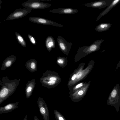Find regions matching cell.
Listing matches in <instances>:
<instances>
[{"label": "cell", "mask_w": 120, "mask_h": 120, "mask_svg": "<svg viewBox=\"0 0 120 120\" xmlns=\"http://www.w3.org/2000/svg\"><path fill=\"white\" fill-rule=\"evenodd\" d=\"M82 73L80 72H78L76 75V77L77 79H79L81 77Z\"/></svg>", "instance_id": "cell-20"}, {"label": "cell", "mask_w": 120, "mask_h": 120, "mask_svg": "<svg viewBox=\"0 0 120 120\" xmlns=\"http://www.w3.org/2000/svg\"><path fill=\"white\" fill-rule=\"evenodd\" d=\"M22 5L23 7L31 10L45 9L50 7L51 5L50 4L36 0H28V1L22 3Z\"/></svg>", "instance_id": "cell-3"}, {"label": "cell", "mask_w": 120, "mask_h": 120, "mask_svg": "<svg viewBox=\"0 0 120 120\" xmlns=\"http://www.w3.org/2000/svg\"><path fill=\"white\" fill-rule=\"evenodd\" d=\"M15 34L16 38L18 42L22 47H26V43L23 37L17 32H15Z\"/></svg>", "instance_id": "cell-17"}, {"label": "cell", "mask_w": 120, "mask_h": 120, "mask_svg": "<svg viewBox=\"0 0 120 120\" xmlns=\"http://www.w3.org/2000/svg\"><path fill=\"white\" fill-rule=\"evenodd\" d=\"M112 0H101L80 5L87 7L101 9L107 7L112 2Z\"/></svg>", "instance_id": "cell-7"}, {"label": "cell", "mask_w": 120, "mask_h": 120, "mask_svg": "<svg viewBox=\"0 0 120 120\" xmlns=\"http://www.w3.org/2000/svg\"><path fill=\"white\" fill-rule=\"evenodd\" d=\"M28 37L30 41L33 45H35L36 44V41L34 37L30 34L28 35Z\"/></svg>", "instance_id": "cell-19"}, {"label": "cell", "mask_w": 120, "mask_h": 120, "mask_svg": "<svg viewBox=\"0 0 120 120\" xmlns=\"http://www.w3.org/2000/svg\"><path fill=\"white\" fill-rule=\"evenodd\" d=\"M112 24L110 23H102L96 26L95 29L97 32H103L109 30Z\"/></svg>", "instance_id": "cell-16"}, {"label": "cell", "mask_w": 120, "mask_h": 120, "mask_svg": "<svg viewBox=\"0 0 120 120\" xmlns=\"http://www.w3.org/2000/svg\"><path fill=\"white\" fill-rule=\"evenodd\" d=\"M120 2V0H113L111 3L99 14L97 18L96 21H98L102 17L105 15L113 8L118 4Z\"/></svg>", "instance_id": "cell-13"}, {"label": "cell", "mask_w": 120, "mask_h": 120, "mask_svg": "<svg viewBox=\"0 0 120 120\" xmlns=\"http://www.w3.org/2000/svg\"><path fill=\"white\" fill-rule=\"evenodd\" d=\"M40 113L44 120H49V114L47 105L43 99L39 97L37 101Z\"/></svg>", "instance_id": "cell-5"}, {"label": "cell", "mask_w": 120, "mask_h": 120, "mask_svg": "<svg viewBox=\"0 0 120 120\" xmlns=\"http://www.w3.org/2000/svg\"><path fill=\"white\" fill-rule=\"evenodd\" d=\"M83 94V91L82 90H81L78 93V94L79 95H82Z\"/></svg>", "instance_id": "cell-22"}, {"label": "cell", "mask_w": 120, "mask_h": 120, "mask_svg": "<svg viewBox=\"0 0 120 120\" xmlns=\"http://www.w3.org/2000/svg\"><path fill=\"white\" fill-rule=\"evenodd\" d=\"M78 10L69 8H62L50 10L49 12L59 14L70 15L77 13Z\"/></svg>", "instance_id": "cell-9"}, {"label": "cell", "mask_w": 120, "mask_h": 120, "mask_svg": "<svg viewBox=\"0 0 120 120\" xmlns=\"http://www.w3.org/2000/svg\"><path fill=\"white\" fill-rule=\"evenodd\" d=\"M20 80H10L7 76L2 77L0 81L1 87L0 91V104L15 91Z\"/></svg>", "instance_id": "cell-1"}, {"label": "cell", "mask_w": 120, "mask_h": 120, "mask_svg": "<svg viewBox=\"0 0 120 120\" xmlns=\"http://www.w3.org/2000/svg\"><path fill=\"white\" fill-rule=\"evenodd\" d=\"M57 41L59 48L64 52H67L69 51L73 44L72 43L68 42L63 37L60 36H58Z\"/></svg>", "instance_id": "cell-8"}, {"label": "cell", "mask_w": 120, "mask_h": 120, "mask_svg": "<svg viewBox=\"0 0 120 120\" xmlns=\"http://www.w3.org/2000/svg\"><path fill=\"white\" fill-rule=\"evenodd\" d=\"M45 45L48 50L50 51L52 49L55 47V42L54 39L51 36H48L45 40Z\"/></svg>", "instance_id": "cell-15"}, {"label": "cell", "mask_w": 120, "mask_h": 120, "mask_svg": "<svg viewBox=\"0 0 120 120\" xmlns=\"http://www.w3.org/2000/svg\"><path fill=\"white\" fill-rule=\"evenodd\" d=\"M31 10L29 8H26L16 9L9 15L4 21L12 20L22 18L30 13Z\"/></svg>", "instance_id": "cell-4"}, {"label": "cell", "mask_w": 120, "mask_h": 120, "mask_svg": "<svg viewBox=\"0 0 120 120\" xmlns=\"http://www.w3.org/2000/svg\"><path fill=\"white\" fill-rule=\"evenodd\" d=\"M36 85V81L32 79L26 83L25 88V94L26 98H28L32 95L33 91Z\"/></svg>", "instance_id": "cell-10"}, {"label": "cell", "mask_w": 120, "mask_h": 120, "mask_svg": "<svg viewBox=\"0 0 120 120\" xmlns=\"http://www.w3.org/2000/svg\"><path fill=\"white\" fill-rule=\"evenodd\" d=\"M107 104L113 106L118 112L120 106V88L117 83L114 87L110 93L107 101Z\"/></svg>", "instance_id": "cell-2"}, {"label": "cell", "mask_w": 120, "mask_h": 120, "mask_svg": "<svg viewBox=\"0 0 120 120\" xmlns=\"http://www.w3.org/2000/svg\"><path fill=\"white\" fill-rule=\"evenodd\" d=\"M19 102L14 103H10L4 106H1L0 108V114L7 113L19 107L17 106Z\"/></svg>", "instance_id": "cell-12"}, {"label": "cell", "mask_w": 120, "mask_h": 120, "mask_svg": "<svg viewBox=\"0 0 120 120\" xmlns=\"http://www.w3.org/2000/svg\"><path fill=\"white\" fill-rule=\"evenodd\" d=\"M55 117L57 120H66L65 118L57 110L54 111Z\"/></svg>", "instance_id": "cell-18"}, {"label": "cell", "mask_w": 120, "mask_h": 120, "mask_svg": "<svg viewBox=\"0 0 120 120\" xmlns=\"http://www.w3.org/2000/svg\"><path fill=\"white\" fill-rule=\"evenodd\" d=\"M34 120H39L36 116H34Z\"/></svg>", "instance_id": "cell-26"}, {"label": "cell", "mask_w": 120, "mask_h": 120, "mask_svg": "<svg viewBox=\"0 0 120 120\" xmlns=\"http://www.w3.org/2000/svg\"><path fill=\"white\" fill-rule=\"evenodd\" d=\"M17 58L14 55H11L3 61L1 65V69L4 70L6 68L11 67Z\"/></svg>", "instance_id": "cell-11"}, {"label": "cell", "mask_w": 120, "mask_h": 120, "mask_svg": "<svg viewBox=\"0 0 120 120\" xmlns=\"http://www.w3.org/2000/svg\"><path fill=\"white\" fill-rule=\"evenodd\" d=\"M27 115H26L24 119L23 120H27Z\"/></svg>", "instance_id": "cell-27"}, {"label": "cell", "mask_w": 120, "mask_h": 120, "mask_svg": "<svg viewBox=\"0 0 120 120\" xmlns=\"http://www.w3.org/2000/svg\"><path fill=\"white\" fill-rule=\"evenodd\" d=\"M57 61L58 63L60 64H62L64 62L63 60L61 59L58 60Z\"/></svg>", "instance_id": "cell-21"}, {"label": "cell", "mask_w": 120, "mask_h": 120, "mask_svg": "<svg viewBox=\"0 0 120 120\" xmlns=\"http://www.w3.org/2000/svg\"><path fill=\"white\" fill-rule=\"evenodd\" d=\"M120 67V61L118 62L116 66V69Z\"/></svg>", "instance_id": "cell-23"}, {"label": "cell", "mask_w": 120, "mask_h": 120, "mask_svg": "<svg viewBox=\"0 0 120 120\" xmlns=\"http://www.w3.org/2000/svg\"><path fill=\"white\" fill-rule=\"evenodd\" d=\"M37 62L35 59H32L28 60L25 64L26 68L30 72L33 73L37 70Z\"/></svg>", "instance_id": "cell-14"}, {"label": "cell", "mask_w": 120, "mask_h": 120, "mask_svg": "<svg viewBox=\"0 0 120 120\" xmlns=\"http://www.w3.org/2000/svg\"><path fill=\"white\" fill-rule=\"evenodd\" d=\"M76 77V75L75 74L74 75L72 76L71 79L72 80H74Z\"/></svg>", "instance_id": "cell-25"}, {"label": "cell", "mask_w": 120, "mask_h": 120, "mask_svg": "<svg viewBox=\"0 0 120 120\" xmlns=\"http://www.w3.org/2000/svg\"><path fill=\"white\" fill-rule=\"evenodd\" d=\"M29 20L34 23L44 25L54 26L59 27L63 26L57 23L45 19L37 17H31L29 18Z\"/></svg>", "instance_id": "cell-6"}, {"label": "cell", "mask_w": 120, "mask_h": 120, "mask_svg": "<svg viewBox=\"0 0 120 120\" xmlns=\"http://www.w3.org/2000/svg\"><path fill=\"white\" fill-rule=\"evenodd\" d=\"M82 86V83H80L78 85H77L76 87V88H78L81 86Z\"/></svg>", "instance_id": "cell-24"}]
</instances>
